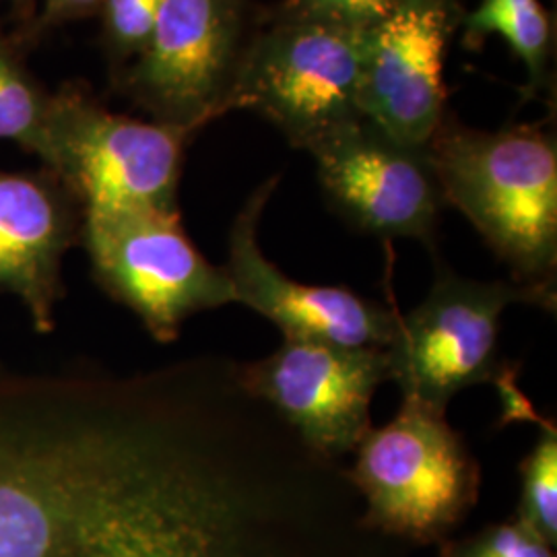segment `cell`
<instances>
[{
    "label": "cell",
    "mask_w": 557,
    "mask_h": 557,
    "mask_svg": "<svg viewBox=\"0 0 557 557\" xmlns=\"http://www.w3.org/2000/svg\"><path fill=\"white\" fill-rule=\"evenodd\" d=\"M103 0H44L41 21L46 25H57L64 21L87 17L100 11Z\"/></svg>",
    "instance_id": "ffe728a7"
},
{
    "label": "cell",
    "mask_w": 557,
    "mask_h": 557,
    "mask_svg": "<svg viewBox=\"0 0 557 557\" xmlns=\"http://www.w3.org/2000/svg\"><path fill=\"white\" fill-rule=\"evenodd\" d=\"M428 153L444 202L478 230L512 281L556 289V137L531 124L479 131L446 116Z\"/></svg>",
    "instance_id": "6da1fadb"
},
{
    "label": "cell",
    "mask_w": 557,
    "mask_h": 557,
    "mask_svg": "<svg viewBox=\"0 0 557 557\" xmlns=\"http://www.w3.org/2000/svg\"><path fill=\"white\" fill-rule=\"evenodd\" d=\"M79 205L59 180L0 170V292L21 299L38 333L54 329L62 259L81 236Z\"/></svg>",
    "instance_id": "7c38bea8"
},
{
    "label": "cell",
    "mask_w": 557,
    "mask_h": 557,
    "mask_svg": "<svg viewBox=\"0 0 557 557\" xmlns=\"http://www.w3.org/2000/svg\"><path fill=\"white\" fill-rule=\"evenodd\" d=\"M79 238L101 289L160 343L178 338L190 317L236 304L225 269L188 238L180 211L85 213Z\"/></svg>",
    "instance_id": "8992f818"
},
{
    "label": "cell",
    "mask_w": 557,
    "mask_h": 557,
    "mask_svg": "<svg viewBox=\"0 0 557 557\" xmlns=\"http://www.w3.org/2000/svg\"><path fill=\"white\" fill-rule=\"evenodd\" d=\"M442 557H556L554 547L520 520L492 524L473 537L446 543Z\"/></svg>",
    "instance_id": "ac0fdd59"
},
{
    "label": "cell",
    "mask_w": 557,
    "mask_h": 557,
    "mask_svg": "<svg viewBox=\"0 0 557 557\" xmlns=\"http://www.w3.org/2000/svg\"><path fill=\"white\" fill-rule=\"evenodd\" d=\"M515 304L556 312V289L524 287L515 281L460 277L442 260L428 296L409 314H400L391 341V380L400 397L446 413L465 388L515 386L517 370L499 354L502 317Z\"/></svg>",
    "instance_id": "3957f363"
},
{
    "label": "cell",
    "mask_w": 557,
    "mask_h": 557,
    "mask_svg": "<svg viewBox=\"0 0 557 557\" xmlns=\"http://www.w3.org/2000/svg\"><path fill=\"white\" fill-rule=\"evenodd\" d=\"M87 473L85 428L73 438L60 483L0 469V557H57L75 535Z\"/></svg>",
    "instance_id": "4fadbf2b"
},
{
    "label": "cell",
    "mask_w": 557,
    "mask_h": 557,
    "mask_svg": "<svg viewBox=\"0 0 557 557\" xmlns=\"http://www.w3.org/2000/svg\"><path fill=\"white\" fill-rule=\"evenodd\" d=\"M347 478L368 529L434 543L478 504L481 465L446 413L403 398L397 416L359 442Z\"/></svg>",
    "instance_id": "7a4b0ae2"
},
{
    "label": "cell",
    "mask_w": 557,
    "mask_h": 557,
    "mask_svg": "<svg viewBox=\"0 0 557 557\" xmlns=\"http://www.w3.org/2000/svg\"><path fill=\"white\" fill-rule=\"evenodd\" d=\"M462 34L469 48H479L490 36L508 41L527 66L529 94L547 85L554 54V27L539 0H481L478 9L462 15Z\"/></svg>",
    "instance_id": "5bb4252c"
},
{
    "label": "cell",
    "mask_w": 557,
    "mask_h": 557,
    "mask_svg": "<svg viewBox=\"0 0 557 557\" xmlns=\"http://www.w3.org/2000/svg\"><path fill=\"white\" fill-rule=\"evenodd\" d=\"M50 98L0 36V140L20 143L25 151L38 156Z\"/></svg>",
    "instance_id": "9a60e30c"
},
{
    "label": "cell",
    "mask_w": 557,
    "mask_h": 557,
    "mask_svg": "<svg viewBox=\"0 0 557 557\" xmlns=\"http://www.w3.org/2000/svg\"><path fill=\"white\" fill-rule=\"evenodd\" d=\"M278 178L262 182L239 209L230 232V259L223 267L236 304L271 320L283 338L324 341L343 347H388L397 331L398 310L386 277V301L363 298L343 285H308L287 277L264 257L259 244L260 215Z\"/></svg>",
    "instance_id": "30bf717a"
},
{
    "label": "cell",
    "mask_w": 557,
    "mask_h": 557,
    "mask_svg": "<svg viewBox=\"0 0 557 557\" xmlns=\"http://www.w3.org/2000/svg\"><path fill=\"white\" fill-rule=\"evenodd\" d=\"M320 186L354 227L376 238L418 239L434 248L446 207L428 147H411L370 120L356 119L314 143Z\"/></svg>",
    "instance_id": "9c48e42d"
},
{
    "label": "cell",
    "mask_w": 557,
    "mask_h": 557,
    "mask_svg": "<svg viewBox=\"0 0 557 557\" xmlns=\"http://www.w3.org/2000/svg\"><path fill=\"white\" fill-rule=\"evenodd\" d=\"M250 0H163L124 87L156 122L193 135L223 116L252 38Z\"/></svg>",
    "instance_id": "52a82bcc"
},
{
    "label": "cell",
    "mask_w": 557,
    "mask_h": 557,
    "mask_svg": "<svg viewBox=\"0 0 557 557\" xmlns=\"http://www.w3.org/2000/svg\"><path fill=\"white\" fill-rule=\"evenodd\" d=\"M238 376L314 453L338 460L374 428L370 409L391 380V358L386 347L283 338L271 356L238 363Z\"/></svg>",
    "instance_id": "ba28073f"
},
{
    "label": "cell",
    "mask_w": 557,
    "mask_h": 557,
    "mask_svg": "<svg viewBox=\"0 0 557 557\" xmlns=\"http://www.w3.org/2000/svg\"><path fill=\"white\" fill-rule=\"evenodd\" d=\"M458 0H398L366 36L361 116L411 147H428L446 114L444 59L462 23Z\"/></svg>",
    "instance_id": "8fae6325"
},
{
    "label": "cell",
    "mask_w": 557,
    "mask_h": 557,
    "mask_svg": "<svg viewBox=\"0 0 557 557\" xmlns=\"http://www.w3.org/2000/svg\"><path fill=\"white\" fill-rule=\"evenodd\" d=\"M163 0H103V40L119 62H133L151 38Z\"/></svg>",
    "instance_id": "e0dca14e"
},
{
    "label": "cell",
    "mask_w": 557,
    "mask_h": 557,
    "mask_svg": "<svg viewBox=\"0 0 557 557\" xmlns=\"http://www.w3.org/2000/svg\"><path fill=\"white\" fill-rule=\"evenodd\" d=\"M366 36L322 21L271 17L246 46L223 114L255 110L308 151L361 119Z\"/></svg>",
    "instance_id": "5b68a950"
},
{
    "label": "cell",
    "mask_w": 557,
    "mask_h": 557,
    "mask_svg": "<svg viewBox=\"0 0 557 557\" xmlns=\"http://www.w3.org/2000/svg\"><path fill=\"white\" fill-rule=\"evenodd\" d=\"M541 434L529 455L520 460V504L517 520L552 547L557 543V428L552 419H539Z\"/></svg>",
    "instance_id": "2e32d148"
},
{
    "label": "cell",
    "mask_w": 557,
    "mask_h": 557,
    "mask_svg": "<svg viewBox=\"0 0 557 557\" xmlns=\"http://www.w3.org/2000/svg\"><path fill=\"white\" fill-rule=\"evenodd\" d=\"M186 139L178 128L114 114L77 89H62L50 98L38 158L81 215L178 211Z\"/></svg>",
    "instance_id": "277c9868"
},
{
    "label": "cell",
    "mask_w": 557,
    "mask_h": 557,
    "mask_svg": "<svg viewBox=\"0 0 557 557\" xmlns=\"http://www.w3.org/2000/svg\"><path fill=\"white\" fill-rule=\"evenodd\" d=\"M398 0H283L271 17L322 21L356 32H370Z\"/></svg>",
    "instance_id": "d6986e66"
}]
</instances>
